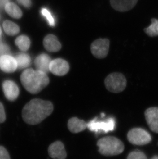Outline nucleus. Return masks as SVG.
<instances>
[{"instance_id":"f257e3e1","label":"nucleus","mask_w":158,"mask_h":159,"mask_svg":"<svg viewBox=\"0 0 158 159\" xmlns=\"http://www.w3.org/2000/svg\"><path fill=\"white\" fill-rule=\"evenodd\" d=\"M54 110V105L49 101L33 99L22 110V116L24 122L28 124H38L49 116Z\"/></svg>"},{"instance_id":"f03ea898","label":"nucleus","mask_w":158,"mask_h":159,"mask_svg":"<svg viewBox=\"0 0 158 159\" xmlns=\"http://www.w3.org/2000/svg\"><path fill=\"white\" fill-rule=\"evenodd\" d=\"M24 88L32 94H37L49 84V79L47 74L30 68L24 70L20 77Z\"/></svg>"},{"instance_id":"7ed1b4c3","label":"nucleus","mask_w":158,"mask_h":159,"mask_svg":"<svg viewBox=\"0 0 158 159\" xmlns=\"http://www.w3.org/2000/svg\"><path fill=\"white\" fill-rule=\"evenodd\" d=\"M99 152L106 156H116L122 153L124 145L122 142L116 137L108 136L100 139L97 142Z\"/></svg>"},{"instance_id":"20e7f679","label":"nucleus","mask_w":158,"mask_h":159,"mask_svg":"<svg viewBox=\"0 0 158 159\" xmlns=\"http://www.w3.org/2000/svg\"><path fill=\"white\" fill-rule=\"evenodd\" d=\"M106 89L112 93H120L126 87L125 77L122 73H113L106 77L104 81Z\"/></svg>"},{"instance_id":"39448f33","label":"nucleus","mask_w":158,"mask_h":159,"mask_svg":"<svg viewBox=\"0 0 158 159\" xmlns=\"http://www.w3.org/2000/svg\"><path fill=\"white\" fill-rule=\"evenodd\" d=\"M116 121L115 119L110 117L104 120H98L95 117L87 123V128L90 130L95 133H108L115 129Z\"/></svg>"},{"instance_id":"423d86ee","label":"nucleus","mask_w":158,"mask_h":159,"mask_svg":"<svg viewBox=\"0 0 158 159\" xmlns=\"http://www.w3.org/2000/svg\"><path fill=\"white\" fill-rule=\"evenodd\" d=\"M127 139L130 143L136 145H144L151 141L150 134L141 128H134L129 131Z\"/></svg>"},{"instance_id":"0eeeda50","label":"nucleus","mask_w":158,"mask_h":159,"mask_svg":"<svg viewBox=\"0 0 158 159\" xmlns=\"http://www.w3.org/2000/svg\"><path fill=\"white\" fill-rule=\"evenodd\" d=\"M109 40L108 39H98L94 41L91 45V52L97 58H104L109 51Z\"/></svg>"},{"instance_id":"6e6552de","label":"nucleus","mask_w":158,"mask_h":159,"mask_svg":"<svg viewBox=\"0 0 158 159\" xmlns=\"http://www.w3.org/2000/svg\"><path fill=\"white\" fill-rule=\"evenodd\" d=\"M50 72L57 76H64L68 72L69 65L68 62L63 59L57 58L51 60L50 66Z\"/></svg>"},{"instance_id":"1a4fd4ad","label":"nucleus","mask_w":158,"mask_h":159,"mask_svg":"<svg viewBox=\"0 0 158 159\" xmlns=\"http://www.w3.org/2000/svg\"><path fill=\"white\" fill-rule=\"evenodd\" d=\"M0 69L7 73H11L18 69L15 57L9 54L0 56Z\"/></svg>"},{"instance_id":"9d476101","label":"nucleus","mask_w":158,"mask_h":159,"mask_svg":"<svg viewBox=\"0 0 158 159\" xmlns=\"http://www.w3.org/2000/svg\"><path fill=\"white\" fill-rule=\"evenodd\" d=\"M146 122L153 132L158 134V107H151L144 113Z\"/></svg>"},{"instance_id":"9b49d317","label":"nucleus","mask_w":158,"mask_h":159,"mask_svg":"<svg viewBox=\"0 0 158 159\" xmlns=\"http://www.w3.org/2000/svg\"><path fill=\"white\" fill-rule=\"evenodd\" d=\"M48 152L53 159H65L67 157L64 144L59 141L50 144L48 149Z\"/></svg>"},{"instance_id":"f8f14e48","label":"nucleus","mask_w":158,"mask_h":159,"mask_svg":"<svg viewBox=\"0 0 158 159\" xmlns=\"http://www.w3.org/2000/svg\"><path fill=\"white\" fill-rule=\"evenodd\" d=\"M5 96L9 101H14L18 98L19 94V89L14 81L6 80L2 84Z\"/></svg>"},{"instance_id":"ddd939ff","label":"nucleus","mask_w":158,"mask_h":159,"mask_svg":"<svg viewBox=\"0 0 158 159\" xmlns=\"http://www.w3.org/2000/svg\"><path fill=\"white\" fill-rule=\"evenodd\" d=\"M137 2L138 0H110L112 7L120 12L131 10L136 6Z\"/></svg>"},{"instance_id":"4468645a","label":"nucleus","mask_w":158,"mask_h":159,"mask_svg":"<svg viewBox=\"0 0 158 159\" xmlns=\"http://www.w3.org/2000/svg\"><path fill=\"white\" fill-rule=\"evenodd\" d=\"M51 60L50 57L47 54H41L35 59L34 66L37 70L47 74L50 72L49 66Z\"/></svg>"},{"instance_id":"2eb2a0df","label":"nucleus","mask_w":158,"mask_h":159,"mask_svg":"<svg viewBox=\"0 0 158 159\" xmlns=\"http://www.w3.org/2000/svg\"><path fill=\"white\" fill-rule=\"evenodd\" d=\"M44 47L49 52H57L61 50V44L56 36L51 34L47 35L43 40Z\"/></svg>"},{"instance_id":"dca6fc26","label":"nucleus","mask_w":158,"mask_h":159,"mask_svg":"<svg viewBox=\"0 0 158 159\" xmlns=\"http://www.w3.org/2000/svg\"><path fill=\"white\" fill-rule=\"evenodd\" d=\"M67 126L70 132L77 134L86 129L87 123L84 120H80L77 117H73L69 120Z\"/></svg>"},{"instance_id":"f3484780","label":"nucleus","mask_w":158,"mask_h":159,"mask_svg":"<svg viewBox=\"0 0 158 159\" xmlns=\"http://www.w3.org/2000/svg\"><path fill=\"white\" fill-rule=\"evenodd\" d=\"M4 9L6 13L12 18L19 19L22 17V11L15 3L8 2L5 5Z\"/></svg>"},{"instance_id":"a211bd4d","label":"nucleus","mask_w":158,"mask_h":159,"mask_svg":"<svg viewBox=\"0 0 158 159\" xmlns=\"http://www.w3.org/2000/svg\"><path fill=\"white\" fill-rule=\"evenodd\" d=\"M3 29L5 33L10 36H14L19 33L20 27L15 23L9 20H6L3 23Z\"/></svg>"},{"instance_id":"6ab92c4d","label":"nucleus","mask_w":158,"mask_h":159,"mask_svg":"<svg viewBox=\"0 0 158 159\" xmlns=\"http://www.w3.org/2000/svg\"><path fill=\"white\" fill-rule=\"evenodd\" d=\"M15 58L17 62L18 69H26L31 64L30 57L26 53H21L17 54Z\"/></svg>"},{"instance_id":"aec40b11","label":"nucleus","mask_w":158,"mask_h":159,"mask_svg":"<svg viewBox=\"0 0 158 159\" xmlns=\"http://www.w3.org/2000/svg\"><path fill=\"white\" fill-rule=\"evenodd\" d=\"M30 39L26 35H21L16 38L15 40V45L21 51L26 52L29 50L30 47Z\"/></svg>"},{"instance_id":"412c9836","label":"nucleus","mask_w":158,"mask_h":159,"mask_svg":"<svg viewBox=\"0 0 158 159\" xmlns=\"http://www.w3.org/2000/svg\"><path fill=\"white\" fill-rule=\"evenodd\" d=\"M151 21V25L144 29V30L146 35L151 37H154L158 36V19L152 18Z\"/></svg>"},{"instance_id":"4be33fe9","label":"nucleus","mask_w":158,"mask_h":159,"mask_svg":"<svg viewBox=\"0 0 158 159\" xmlns=\"http://www.w3.org/2000/svg\"><path fill=\"white\" fill-rule=\"evenodd\" d=\"M127 159H147V158L143 152L137 150L131 152Z\"/></svg>"},{"instance_id":"5701e85b","label":"nucleus","mask_w":158,"mask_h":159,"mask_svg":"<svg viewBox=\"0 0 158 159\" xmlns=\"http://www.w3.org/2000/svg\"><path fill=\"white\" fill-rule=\"evenodd\" d=\"M41 14L47 20L50 25L54 26L55 25V21L50 12L46 8H43L41 11Z\"/></svg>"},{"instance_id":"b1692460","label":"nucleus","mask_w":158,"mask_h":159,"mask_svg":"<svg viewBox=\"0 0 158 159\" xmlns=\"http://www.w3.org/2000/svg\"><path fill=\"white\" fill-rule=\"evenodd\" d=\"M10 52L11 49L8 45L5 43H0V56L6 54H9Z\"/></svg>"},{"instance_id":"393cba45","label":"nucleus","mask_w":158,"mask_h":159,"mask_svg":"<svg viewBox=\"0 0 158 159\" xmlns=\"http://www.w3.org/2000/svg\"><path fill=\"white\" fill-rule=\"evenodd\" d=\"M0 159H11L7 150L1 146H0Z\"/></svg>"},{"instance_id":"a878e982","label":"nucleus","mask_w":158,"mask_h":159,"mask_svg":"<svg viewBox=\"0 0 158 159\" xmlns=\"http://www.w3.org/2000/svg\"><path fill=\"white\" fill-rule=\"evenodd\" d=\"M16 1L20 4L26 8H29L32 6V2L31 0H16Z\"/></svg>"},{"instance_id":"bb28decb","label":"nucleus","mask_w":158,"mask_h":159,"mask_svg":"<svg viewBox=\"0 0 158 159\" xmlns=\"http://www.w3.org/2000/svg\"><path fill=\"white\" fill-rule=\"evenodd\" d=\"M6 120V116L5 113L4 108L3 104L0 102V123H2L5 122Z\"/></svg>"},{"instance_id":"cd10ccee","label":"nucleus","mask_w":158,"mask_h":159,"mask_svg":"<svg viewBox=\"0 0 158 159\" xmlns=\"http://www.w3.org/2000/svg\"><path fill=\"white\" fill-rule=\"evenodd\" d=\"M8 2H9L8 0H0V4L3 6H5Z\"/></svg>"},{"instance_id":"c85d7f7f","label":"nucleus","mask_w":158,"mask_h":159,"mask_svg":"<svg viewBox=\"0 0 158 159\" xmlns=\"http://www.w3.org/2000/svg\"><path fill=\"white\" fill-rule=\"evenodd\" d=\"M2 34V31L1 28L0 27V39L1 38Z\"/></svg>"},{"instance_id":"c756f323","label":"nucleus","mask_w":158,"mask_h":159,"mask_svg":"<svg viewBox=\"0 0 158 159\" xmlns=\"http://www.w3.org/2000/svg\"><path fill=\"white\" fill-rule=\"evenodd\" d=\"M151 159H158V156H154L153 158H151Z\"/></svg>"}]
</instances>
